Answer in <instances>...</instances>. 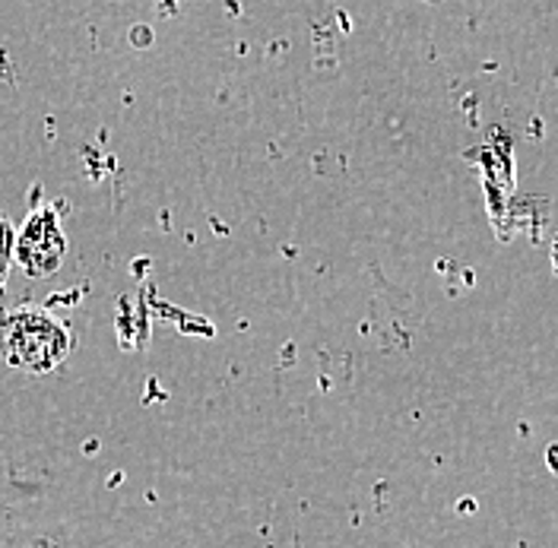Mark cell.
Listing matches in <instances>:
<instances>
[{
  "mask_svg": "<svg viewBox=\"0 0 558 548\" xmlns=\"http://www.w3.org/2000/svg\"><path fill=\"white\" fill-rule=\"evenodd\" d=\"M68 330L41 310H16L0 320V352L10 365L51 372L68 355Z\"/></svg>",
  "mask_w": 558,
  "mask_h": 548,
  "instance_id": "6da1fadb",
  "label": "cell"
},
{
  "mask_svg": "<svg viewBox=\"0 0 558 548\" xmlns=\"http://www.w3.org/2000/svg\"><path fill=\"white\" fill-rule=\"evenodd\" d=\"M68 257V239L61 232V216L54 206H35L16 232L13 260L33 279L51 276Z\"/></svg>",
  "mask_w": 558,
  "mask_h": 548,
  "instance_id": "7a4b0ae2",
  "label": "cell"
},
{
  "mask_svg": "<svg viewBox=\"0 0 558 548\" xmlns=\"http://www.w3.org/2000/svg\"><path fill=\"white\" fill-rule=\"evenodd\" d=\"M13 247H16V229L0 216V285L7 279L10 264H13Z\"/></svg>",
  "mask_w": 558,
  "mask_h": 548,
  "instance_id": "3957f363",
  "label": "cell"
}]
</instances>
